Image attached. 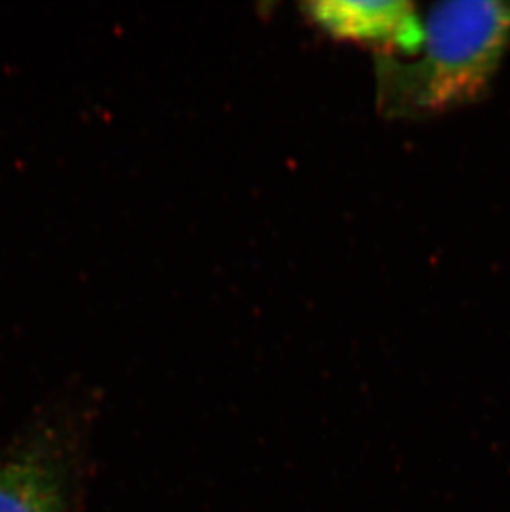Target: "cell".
<instances>
[{
    "label": "cell",
    "instance_id": "cell-1",
    "mask_svg": "<svg viewBox=\"0 0 510 512\" xmlns=\"http://www.w3.org/2000/svg\"><path fill=\"white\" fill-rule=\"evenodd\" d=\"M510 40L509 2L438 4L423 22L414 60L378 62L380 105L388 115L416 116L461 107L484 93Z\"/></svg>",
    "mask_w": 510,
    "mask_h": 512
},
{
    "label": "cell",
    "instance_id": "cell-3",
    "mask_svg": "<svg viewBox=\"0 0 510 512\" xmlns=\"http://www.w3.org/2000/svg\"><path fill=\"white\" fill-rule=\"evenodd\" d=\"M307 10L333 37L376 45L385 55L408 57L423 42V22L409 2H317Z\"/></svg>",
    "mask_w": 510,
    "mask_h": 512
},
{
    "label": "cell",
    "instance_id": "cell-2",
    "mask_svg": "<svg viewBox=\"0 0 510 512\" xmlns=\"http://www.w3.org/2000/svg\"><path fill=\"white\" fill-rule=\"evenodd\" d=\"M95 415L53 398L0 441V512H87Z\"/></svg>",
    "mask_w": 510,
    "mask_h": 512
}]
</instances>
